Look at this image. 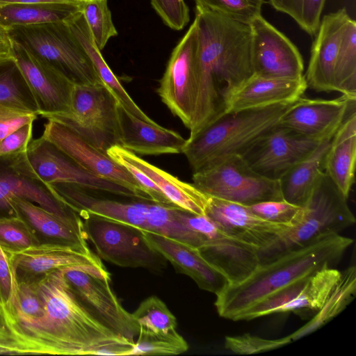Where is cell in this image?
<instances>
[{
    "mask_svg": "<svg viewBox=\"0 0 356 356\" xmlns=\"http://www.w3.org/2000/svg\"><path fill=\"white\" fill-rule=\"evenodd\" d=\"M65 269L31 279L42 314L33 320L0 323L3 354L99 355L110 350L114 355L127 356L134 343L86 309L69 284Z\"/></svg>",
    "mask_w": 356,
    "mask_h": 356,
    "instance_id": "cell-1",
    "label": "cell"
},
{
    "mask_svg": "<svg viewBox=\"0 0 356 356\" xmlns=\"http://www.w3.org/2000/svg\"><path fill=\"white\" fill-rule=\"evenodd\" d=\"M197 93L188 138L222 113L221 86L228 88L254 74L250 25L195 6Z\"/></svg>",
    "mask_w": 356,
    "mask_h": 356,
    "instance_id": "cell-2",
    "label": "cell"
},
{
    "mask_svg": "<svg viewBox=\"0 0 356 356\" xmlns=\"http://www.w3.org/2000/svg\"><path fill=\"white\" fill-rule=\"evenodd\" d=\"M353 243L350 238L331 234L259 264L246 280L229 284L216 295L214 305L218 314L234 321L240 314L275 291L322 268L334 267Z\"/></svg>",
    "mask_w": 356,
    "mask_h": 356,
    "instance_id": "cell-3",
    "label": "cell"
},
{
    "mask_svg": "<svg viewBox=\"0 0 356 356\" xmlns=\"http://www.w3.org/2000/svg\"><path fill=\"white\" fill-rule=\"evenodd\" d=\"M297 101L220 115L193 138L186 140L181 153L193 173L229 156H242L278 124Z\"/></svg>",
    "mask_w": 356,
    "mask_h": 356,
    "instance_id": "cell-4",
    "label": "cell"
},
{
    "mask_svg": "<svg viewBox=\"0 0 356 356\" xmlns=\"http://www.w3.org/2000/svg\"><path fill=\"white\" fill-rule=\"evenodd\" d=\"M313 41L307 87L356 97V22L346 8L323 15Z\"/></svg>",
    "mask_w": 356,
    "mask_h": 356,
    "instance_id": "cell-5",
    "label": "cell"
},
{
    "mask_svg": "<svg viewBox=\"0 0 356 356\" xmlns=\"http://www.w3.org/2000/svg\"><path fill=\"white\" fill-rule=\"evenodd\" d=\"M347 199L323 171L302 206L300 220L257 250L259 264L303 248L324 236L339 234L353 225L355 218Z\"/></svg>",
    "mask_w": 356,
    "mask_h": 356,
    "instance_id": "cell-6",
    "label": "cell"
},
{
    "mask_svg": "<svg viewBox=\"0 0 356 356\" xmlns=\"http://www.w3.org/2000/svg\"><path fill=\"white\" fill-rule=\"evenodd\" d=\"M7 31L12 40L74 83L104 84L65 22L14 26Z\"/></svg>",
    "mask_w": 356,
    "mask_h": 356,
    "instance_id": "cell-7",
    "label": "cell"
},
{
    "mask_svg": "<svg viewBox=\"0 0 356 356\" xmlns=\"http://www.w3.org/2000/svg\"><path fill=\"white\" fill-rule=\"evenodd\" d=\"M119 103L104 84H75L67 113L47 118L65 125L90 145L106 153L120 145Z\"/></svg>",
    "mask_w": 356,
    "mask_h": 356,
    "instance_id": "cell-8",
    "label": "cell"
},
{
    "mask_svg": "<svg viewBox=\"0 0 356 356\" xmlns=\"http://www.w3.org/2000/svg\"><path fill=\"white\" fill-rule=\"evenodd\" d=\"M192 179V184L207 195L246 206L284 200L280 180L255 172L241 155L193 172Z\"/></svg>",
    "mask_w": 356,
    "mask_h": 356,
    "instance_id": "cell-9",
    "label": "cell"
},
{
    "mask_svg": "<svg viewBox=\"0 0 356 356\" xmlns=\"http://www.w3.org/2000/svg\"><path fill=\"white\" fill-rule=\"evenodd\" d=\"M13 161L20 171L48 185L67 183L88 191L138 198L128 188L89 172L42 136L31 140L26 152L13 155Z\"/></svg>",
    "mask_w": 356,
    "mask_h": 356,
    "instance_id": "cell-10",
    "label": "cell"
},
{
    "mask_svg": "<svg viewBox=\"0 0 356 356\" xmlns=\"http://www.w3.org/2000/svg\"><path fill=\"white\" fill-rule=\"evenodd\" d=\"M81 218L99 258L125 268L159 271L166 267L165 258L148 245L138 227L92 216Z\"/></svg>",
    "mask_w": 356,
    "mask_h": 356,
    "instance_id": "cell-11",
    "label": "cell"
},
{
    "mask_svg": "<svg viewBox=\"0 0 356 356\" xmlns=\"http://www.w3.org/2000/svg\"><path fill=\"white\" fill-rule=\"evenodd\" d=\"M65 276L78 300L92 316L135 343L139 326L113 291L110 274L106 268H67Z\"/></svg>",
    "mask_w": 356,
    "mask_h": 356,
    "instance_id": "cell-12",
    "label": "cell"
},
{
    "mask_svg": "<svg viewBox=\"0 0 356 356\" xmlns=\"http://www.w3.org/2000/svg\"><path fill=\"white\" fill-rule=\"evenodd\" d=\"M197 49L194 19L173 49L156 89L162 102L188 129L196 100Z\"/></svg>",
    "mask_w": 356,
    "mask_h": 356,
    "instance_id": "cell-13",
    "label": "cell"
},
{
    "mask_svg": "<svg viewBox=\"0 0 356 356\" xmlns=\"http://www.w3.org/2000/svg\"><path fill=\"white\" fill-rule=\"evenodd\" d=\"M324 137L306 136L279 123L252 145L242 156L261 175L272 179H280L307 156Z\"/></svg>",
    "mask_w": 356,
    "mask_h": 356,
    "instance_id": "cell-14",
    "label": "cell"
},
{
    "mask_svg": "<svg viewBox=\"0 0 356 356\" xmlns=\"http://www.w3.org/2000/svg\"><path fill=\"white\" fill-rule=\"evenodd\" d=\"M42 136L89 172L128 188L138 199L152 202L139 183L124 166L62 123L48 120Z\"/></svg>",
    "mask_w": 356,
    "mask_h": 356,
    "instance_id": "cell-15",
    "label": "cell"
},
{
    "mask_svg": "<svg viewBox=\"0 0 356 356\" xmlns=\"http://www.w3.org/2000/svg\"><path fill=\"white\" fill-rule=\"evenodd\" d=\"M14 62L28 86L43 118L67 113L71 110L75 83L24 47L12 40Z\"/></svg>",
    "mask_w": 356,
    "mask_h": 356,
    "instance_id": "cell-16",
    "label": "cell"
},
{
    "mask_svg": "<svg viewBox=\"0 0 356 356\" xmlns=\"http://www.w3.org/2000/svg\"><path fill=\"white\" fill-rule=\"evenodd\" d=\"M254 73L264 77L297 79L304 63L297 47L261 15L250 24Z\"/></svg>",
    "mask_w": 356,
    "mask_h": 356,
    "instance_id": "cell-17",
    "label": "cell"
},
{
    "mask_svg": "<svg viewBox=\"0 0 356 356\" xmlns=\"http://www.w3.org/2000/svg\"><path fill=\"white\" fill-rule=\"evenodd\" d=\"M3 248L10 268L17 274H22L20 278L32 279L54 270L67 268H105L100 258L90 248L71 244L54 241L40 243L18 250Z\"/></svg>",
    "mask_w": 356,
    "mask_h": 356,
    "instance_id": "cell-18",
    "label": "cell"
},
{
    "mask_svg": "<svg viewBox=\"0 0 356 356\" xmlns=\"http://www.w3.org/2000/svg\"><path fill=\"white\" fill-rule=\"evenodd\" d=\"M305 76L297 79L264 77L256 74L220 90L222 113H236L297 101L307 88Z\"/></svg>",
    "mask_w": 356,
    "mask_h": 356,
    "instance_id": "cell-19",
    "label": "cell"
},
{
    "mask_svg": "<svg viewBox=\"0 0 356 356\" xmlns=\"http://www.w3.org/2000/svg\"><path fill=\"white\" fill-rule=\"evenodd\" d=\"M207 195L205 215L226 234L257 250L291 227L266 220L253 213L248 206Z\"/></svg>",
    "mask_w": 356,
    "mask_h": 356,
    "instance_id": "cell-20",
    "label": "cell"
},
{
    "mask_svg": "<svg viewBox=\"0 0 356 356\" xmlns=\"http://www.w3.org/2000/svg\"><path fill=\"white\" fill-rule=\"evenodd\" d=\"M22 197L36 203L62 218L81 221L50 185L20 171L14 164L13 155L0 156V213H13L11 201Z\"/></svg>",
    "mask_w": 356,
    "mask_h": 356,
    "instance_id": "cell-21",
    "label": "cell"
},
{
    "mask_svg": "<svg viewBox=\"0 0 356 356\" xmlns=\"http://www.w3.org/2000/svg\"><path fill=\"white\" fill-rule=\"evenodd\" d=\"M139 229L150 248L170 261L177 272L192 278L201 289L217 295L229 284L200 249L154 232Z\"/></svg>",
    "mask_w": 356,
    "mask_h": 356,
    "instance_id": "cell-22",
    "label": "cell"
},
{
    "mask_svg": "<svg viewBox=\"0 0 356 356\" xmlns=\"http://www.w3.org/2000/svg\"><path fill=\"white\" fill-rule=\"evenodd\" d=\"M356 97L344 95L332 99L300 97L280 124L302 135L322 138L334 132L355 111Z\"/></svg>",
    "mask_w": 356,
    "mask_h": 356,
    "instance_id": "cell-23",
    "label": "cell"
},
{
    "mask_svg": "<svg viewBox=\"0 0 356 356\" xmlns=\"http://www.w3.org/2000/svg\"><path fill=\"white\" fill-rule=\"evenodd\" d=\"M49 185L80 217L92 216L147 229L146 213L148 203H127L97 197L88 190L72 184L54 183Z\"/></svg>",
    "mask_w": 356,
    "mask_h": 356,
    "instance_id": "cell-24",
    "label": "cell"
},
{
    "mask_svg": "<svg viewBox=\"0 0 356 356\" xmlns=\"http://www.w3.org/2000/svg\"><path fill=\"white\" fill-rule=\"evenodd\" d=\"M120 145L142 155L181 153L186 140L177 132L152 124L128 112L120 104Z\"/></svg>",
    "mask_w": 356,
    "mask_h": 356,
    "instance_id": "cell-25",
    "label": "cell"
},
{
    "mask_svg": "<svg viewBox=\"0 0 356 356\" xmlns=\"http://www.w3.org/2000/svg\"><path fill=\"white\" fill-rule=\"evenodd\" d=\"M110 156H118L142 170L175 207L197 215H205L208 195L193 184L183 181L171 174L145 161L120 145L107 149Z\"/></svg>",
    "mask_w": 356,
    "mask_h": 356,
    "instance_id": "cell-26",
    "label": "cell"
},
{
    "mask_svg": "<svg viewBox=\"0 0 356 356\" xmlns=\"http://www.w3.org/2000/svg\"><path fill=\"white\" fill-rule=\"evenodd\" d=\"M355 161L356 111H353L334 132L323 161L324 172L347 198L355 183Z\"/></svg>",
    "mask_w": 356,
    "mask_h": 356,
    "instance_id": "cell-27",
    "label": "cell"
},
{
    "mask_svg": "<svg viewBox=\"0 0 356 356\" xmlns=\"http://www.w3.org/2000/svg\"><path fill=\"white\" fill-rule=\"evenodd\" d=\"M200 250L203 257L226 277L229 284L244 281L259 265L256 248L227 234Z\"/></svg>",
    "mask_w": 356,
    "mask_h": 356,
    "instance_id": "cell-28",
    "label": "cell"
},
{
    "mask_svg": "<svg viewBox=\"0 0 356 356\" xmlns=\"http://www.w3.org/2000/svg\"><path fill=\"white\" fill-rule=\"evenodd\" d=\"M11 207L15 215L23 218L43 235L58 242L89 248L83 220L76 222L62 218L22 197L13 198Z\"/></svg>",
    "mask_w": 356,
    "mask_h": 356,
    "instance_id": "cell-29",
    "label": "cell"
},
{
    "mask_svg": "<svg viewBox=\"0 0 356 356\" xmlns=\"http://www.w3.org/2000/svg\"><path fill=\"white\" fill-rule=\"evenodd\" d=\"M334 132L325 136L307 156L279 179L285 201L300 207L305 203L316 180L323 171L325 156Z\"/></svg>",
    "mask_w": 356,
    "mask_h": 356,
    "instance_id": "cell-30",
    "label": "cell"
},
{
    "mask_svg": "<svg viewBox=\"0 0 356 356\" xmlns=\"http://www.w3.org/2000/svg\"><path fill=\"white\" fill-rule=\"evenodd\" d=\"M81 4L14 3L0 6V26L7 30L14 26L65 22L81 11Z\"/></svg>",
    "mask_w": 356,
    "mask_h": 356,
    "instance_id": "cell-31",
    "label": "cell"
},
{
    "mask_svg": "<svg viewBox=\"0 0 356 356\" xmlns=\"http://www.w3.org/2000/svg\"><path fill=\"white\" fill-rule=\"evenodd\" d=\"M356 292V268L348 267L341 272V277L331 293L314 318L293 333L287 336L290 341L299 339L319 329L341 313L352 301Z\"/></svg>",
    "mask_w": 356,
    "mask_h": 356,
    "instance_id": "cell-32",
    "label": "cell"
},
{
    "mask_svg": "<svg viewBox=\"0 0 356 356\" xmlns=\"http://www.w3.org/2000/svg\"><path fill=\"white\" fill-rule=\"evenodd\" d=\"M174 207L154 202L148 203L146 213L147 230L177 240L198 249L204 247L207 243V238L179 222L173 214Z\"/></svg>",
    "mask_w": 356,
    "mask_h": 356,
    "instance_id": "cell-33",
    "label": "cell"
},
{
    "mask_svg": "<svg viewBox=\"0 0 356 356\" xmlns=\"http://www.w3.org/2000/svg\"><path fill=\"white\" fill-rule=\"evenodd\" d=\"M132 316L139 326V332L163 336L177 332L176 317L156 296L144 300Z\"/></svg>",
    "mask_w": 356,
    "mask_h": 356,
    "instance_id": "cell-34",
    "label": "cell"
},
{
    "mask_svg": "<svg viewBox=\"0 0 356 356\" xmlns=\"http://www.w3.org/2000/svg\"><path fill=\"white\" fill-rule=\"evenodd\" d=\"M0 102L38 114L35 99L14 61L0 66Z\"/></svg>",
    "mask_w": 356,
    "mask_h": 356,
    "instance_id": "cell-35",
    "label": "cell"
},
{
    "mask_svg": "<svg viewBox=\"0 0 356 356\" xmlns=\"http://www.w3.org/2000/svg\"><path fill=\"white\" fill-rule=\"evenodd\" d=\"M81 10L96 45L100 51L103 50L108 40L118 34L108 0H83Z\"/></svg>",
    "mask_w": 356,
    "mask_h": 356,
    "instance_id": "cell-36",
    "label": "cell"
},
{
    "mask_svg": "<svg viewBox=\"0 0 356 356\" xmlns=\"http://www.w3.org/2000/svg\"><path fill=\"white\" fill-rule=\"evenodd\" d=\"M326 0H268L278 12L289 15L311 36L316 33Z\"/></svg>",
    "mask_w": 356,
    "mask_h": 356,
    "instance_id": "cell-37",
    "label": "cell"
},
{
    "mask_svg": "<svg viewBox=\"0 0 356 356\" xmlns=\"http://www.w3.org/2000/svg\"><path fill=\"white\" fill-rule=\"evenodd\" d=\"M188 349L186 341L177 332L168 335L139 332L129 355H175Z\"/></svg>",
    "mask_w": 356,
    "mask_h": 356,
    "instance_id": "cell-38",
    "label": "cell"
},
{
    "mask_svg": "<svg viewBox=\"0 0 356 356\" xmlns=\"http://www.w3.org/2000/svg\"><path fill=\"white\" fill-rule=\"evenodd\" d=\"M195 6L234 21L250 24L261 15L265 0H194Z\"/></svg>",
    "mask_w": 356,
    "mask_h": 356,
    "instance_id": "cell-39",
    "label": "cell"
},
{
    "mask_svg": "<svg viewBox=\"0 0 356 356\" xmlns=\"http://www.w3.org/2000/svg\"><path fill=\"white\" fill-rule=\"evenodd\" d=\"M0 243L5 248L18 250L40 243L31 226L18 215L0 216Z\"/></svg>",
    "mask_w": 356,
    "mask_h": 356,
    "instance_id": "cell-40",
    "label": "cell"
},
{
    "mask_svg": "<svg viewBox=\"0 0 356 356\" xmlns=\"http://www.w3.org/2000/svg\"><path fill=\"white\" fill-rule=\"evenodd\" d=\"M248 207L253 213L266 220L291 227L300 220L302 213V207L284 200L261 202Z\"/></svg>",
    "mask_w": 356,
    "mask_h": 356,
    "instance_id": "cell-41",
    "label": "cell"
},
{
    "mask_svg": "<svg viewBox=\"0 0 356 356\" xmlns=\"http://www.w3.org/2000/svg\"><path fill=\"white\" fill-rule=\"evenodd\" d=\"M290 343L287 336L282 339H266L250 334H244L226 337L225 346L233 353L247 355L273 350Z\"/></svg>",
    "mask_w": 356,
    "mask_h": 356,
    "instance_id": "cell-42",
    "label": "cell"
},
{
    "mask_svg": "<svg viewBox=\"0 0 356 356\" xmlns=\"http://www.w3.org/2000/svg\"><path fill=\"white\" fill-rule=\"evenodd\" d=\"M163 23L175 31L182 30L190 21L189 8L184 0H150Z\"/></svg>",
    "mask_w": 356,
    "mask_h": 356,
    "instance_id": "cell-43",
    "label": "cell"
},
{
    "mask_svg": "<svg viewBox=\"0 0 356 356\" xmlns=\"http://www.w3.org/2000/svg\"><path fill=\"white\" fill-rule=\"evenodd\" d=\"M38 115L36 112L0 102V143L18 128L33 122Z\"/></svg>",
    "mask_w": 356,
    "mask_h": 356,
    "instance_id": "cell-44",
    "label": "cell"
},
{
    "mask_svg": "<svg viewBox=\"0 0 356 356\" xmlns=\"http://www.w3.org/2000/svg\"><path fill=\"white\" fill-rule=\"evenodd\" d=\"M33 122L18 128L0 143V156L26 152L33 136Z\"/></svg>",
    "mask_w": 356,
    "mask_h": 356,
    "instance_id": "cell-45",
    "label": "cell"
},
{
    "mask_svg": "<svg viewBox=\"0 0 356 356\" xmlns=\"http://www.w3.org/2000/svg\"><path fill=\"white\" fill-rule=\"evenodd\" d=\"M11 270L8 255L0 243V289L3 301L8 299L11 289Z\"/></svg>",
    "mask_w": 356,
    "mask_h": 356,
    "instance_id": "cell-46",
    "label": "cell"
},
{
    "mask_svg": "<svg viewBox=\"0 0 356 356\" xmlns=\"http://www.w3.org/2000/svg\"><path fill=\"white\" fill-rule=\"evenodd\" d=\"M14 61L12 40L7 30L0 26V66Z\"/></svg>",
    "mask_w": 356,
    "mask_h": 356,
    "instance_id": "cell-47",
    "label": "cell"
},
{
    "mask_svg": "<svg viewBox=\"0 0 356 356\" xmlns=\"http://www.w3.org/2000/svg\"><path fill=\"white\" fill-rule=\"evenodd\" d=\"M83 0H0V6L14 3H69L81 4Z\"/></svg>",
    "mask_w": 356,
    "mask_h": 356,
    "instance_id": "cell-48",
    "label": "cell"
},
{
    "mask_svg": "<svg viewBox=\"0 0 356 356\" xmlns=\"http://www.w3.org/2000/svg\"><path fill=\"white\" fill-rule=\"evenodd\" d=\"M3 300V297H2L1 289H0V304L2 302Z\"/></svg>",
    "mask_w": 356,
    "mask_h": 356,
    "instance_id": "cell-49",
    "label": "cell"
},
{
    "mask_svg": "<svg viewBox=\"0 0 356 356\" xmlns=\"http://www.w3.org/2000/svg\"></svg>",
    "mask_w": 356,
    "mask_h": 356,
    "instance_id": "cell-50",
    "label": "cell"
}]
</instances>
